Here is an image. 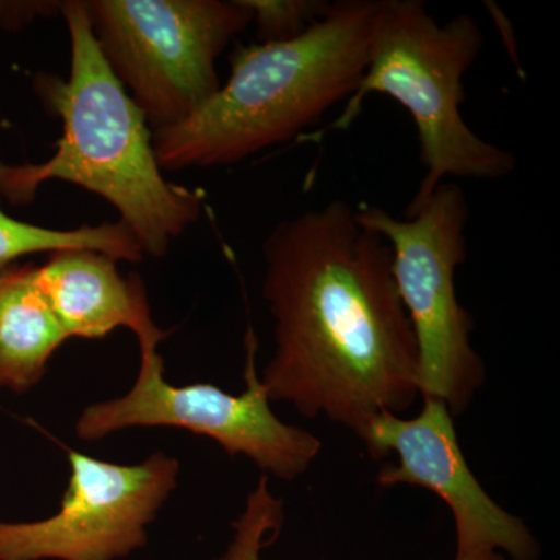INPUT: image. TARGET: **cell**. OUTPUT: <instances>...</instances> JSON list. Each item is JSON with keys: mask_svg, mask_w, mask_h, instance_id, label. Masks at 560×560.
I'll return each instance as SVG.
<instances>
[{"mask_svg": "<svg viewBox=\"0 0 560 560\" xmlns=\"http://www.w3.org/2000/svg\"><path fill=\"white\" fill-rule=\"evenodd\" d=\"M261 294L275 353L260 377L271 401L361 436L419 396L418 350L385 238L330 201L282 220L265 238Z\"/></svg>", "mask_w": 560, "mask_h": 560, "instance_id": "1", "label": "cell"}, {"mask_svg": "<svg viewBox=\"0 0 560 560\" xmlns=\"http://www.w3.org/2000/svg\"><path fill=\"white\" fill-rule=\"evenodd\" d=\"M69 79L39 72L33 80L44 108L62 121V138L43 164L0 162V197L27 206L49 180H65L119 210L145 256L164 257L171 243L201 217L200 195L165 180L153 131L103 58L86 3L66 0Z\"/></svg>", "mask_w": 560, "mask_h": 560, "instance_id": "2", "label": "cell"}, {"mask_svg": "<svg viewBox=\"0 0 560 560\" xmlns=\"http://www.w3.org/2000/svg\"><path fill=\"white\" fill-rule=\"evenodd\" d=\"M378 0H338L298 38L232 54L226 83L194 116L153 132L162 171L237 164L301 139L359 86Z\"/></svg>", "mask_w": 560, "mask_h": 560, "instance_id": "3", "label": "cell"}, {"mask_svg": "<svg viewBox=\"0 0 560 560\" xmlns=\"http://www.w3.org/2000/svg\"><path fill=\"white\" fill-rule=\"evenodd\" d=\"M482 46L480 25L467 14L441 24L422 0H378L359 86L338 119L307 139L348 130L368 95H388L410 114L425 168L405 215L422 208L445 180L506 178L517 167L515 154L480 138L460 114L464 75Z\"/></svg>", "mask_w": 560, "mask_h": 560, "instance_id": "4", "label": "cell"}, {"mask_svg": "<svg viewBox=\"0 0 560 560\" xmlns=\"http://www.w3.org/2000/svg\"><path fill=\"white\" fill-rule=\"evenodd\" d=\"M355 215L393 254L394 279L418 350L419 396L444 401L458 418L486 381L485 361L471 346L474 316L456 291L470 217L463 187L445 180L404 219L378 206L355 208Z\"/></svg>", "mask_w": 560, "mask_h": 560, "instance_id": "5", "label": "cell"}, {"mask_svg": "<svg viewBox=\"0 0 560 560\" xmlns=\"http://www.w3.org/2000/svg\"><path fill=\"white\" fill-rule=\"evenodd\" d=\"M92 32L151 130L176 127L220 90L217 60L253 22L243 0H90Z\"/></svg>", "mask_w": 560, "mask_h": 560, "instance_id": "6", "label": "cell"}, {"mask_svg": "<svg viewBox=\"0 0 560 560\" xmlns=\"http://www.w3.org/2000/svg\"><path fill=\"white\" fill-rule=\"evenodd\" d=\"M158 342H139L135 385L125 396L84 408L75 423L83 441H98L135 427H172L215 441L231 458L245 456L282 481L302 477L323 451L311 431L282 422L257 372V338L246 335L245 390L226 393L213 383L173 386L164 377Z\"/></svg>", "mask_w": 560, "mask_h": 560, "instance_id": "7", "label": "cell"}, {"mask_svg": "<svg viewBox=\"0 0 560 560\" xmlns=\"http://www.w3.org/2000/svg\"><path fill=\"white\" fill-rule=\"evenodd\" d=\"M60 510L38 522H0V560H116L145 547L178 486L179 460L153 453L139 464H114L70 451Z\"/></svg>", "mask_w": 560, "mask_h": 560, "instance_id": "8", "label": "cell"}, {"mask_svg": "<svg viewBox=\"0 0 560 560\" xmlns=\"http://www.w3.org/2000/svg\"><path fill=\"white\" fill-rule=\"evenodd\" d=\"M360 440L372 459L396 455V463L383 464L378 470L381 488L416 486L447 504L456 530L453 560L495 555L512 560L540 558L539 541L525 522L500 506L475 477L444 401L422 397L415 418L382 412Z\"/></svg>", "mask_w": 560, "mask_h": 560, "instance_id": "9", "label": "cell"}, {"mask_svg": "<svg viewBox=\"0 0 560 560\" xmlns=\"http://www.w3.org/2000/svg\"><path fill=\"white\" fill-rule=\"evenodd\" d=\"M38 279L68 338L97 340L117 327L130 329L138 342L160 345L167 337L151 316L142 279L121 276L117 260L108 254L55 250L46 264L38 265Z\"/></svg>", "mask_w": 560, "mask_h": 560, "instance_id": "10", "label": "cell"}, {"mask_svg": "<svg viewBox=\"0 0 560 560\" xmlns=\"http://www.w3.org/2000/svg\"><path fill=\"white\" fill-rule=\"evenodd\" d=\"M69 340L39 285L38 265L0 271V386L24 394Z\"/></svg>", "mask_w": 560, "mask_h": 560, "instance_id": "11", "label": "cell"}, {"mask_svg": "<svg viewBox=\"0 0 560 560\" xmlns=\"http://www.w3.org/2000/svg\"><path fill=\"white\" fill-rule=\"evenodd\" d=\"M62 249H94L116 260L142 261L145 254L124 221L81 226L77 230H49L24 223L0 208V271L28 254Z\"/></svg>", "mask_w": 560, "mask_h": 560, "instance_id": "12", "label": "cell"}, {"mask_svg": "<svg viewBox=\"0 0 560 560\" xmlns=\"http://www.w3.org/2000/svg\"><path fill=\"white\" fill-rule=\"evenodd\" d=\"M285 522L283 500L271 492L267 475L260 477L246 499L245 510L232 523L234 536L226 551L213 560H261L260 552L275 544ZM471 560H506L501 555Z\"/></svg>", "mask_w": 560, "mask_h": 560, "instance_id": "13", "label": "cell"}, {"mask_svg": "<svg viewBox=\"0 0 560 560\" xmlns=\"http://www.w3.org/2000/svg\"><path fill=\"white\" fill-rule=\"evenodd\" d=\"M253 13L260 44L285 43L307 32L329 13L326 0H243ZM250 22V24H253Z\"/></svg>", "mask_w": 560, "mask_h": 560, "instance_id": "14", "label": "cell"}, {"mask_svg": "<svg viewBox=\"0 0 560 560\" xmlns=\"http://www.w3.org/2000/svg\"><path fill=\"white\" fill-rule=\"evenodd\" d=\"M62 3L55 0H0V32H18L39 18L61 14Z\"/></svg>", "mask_w": 560, "mask_h": 560, "instance_id": "15", "label": "cell"}]
</instances>
